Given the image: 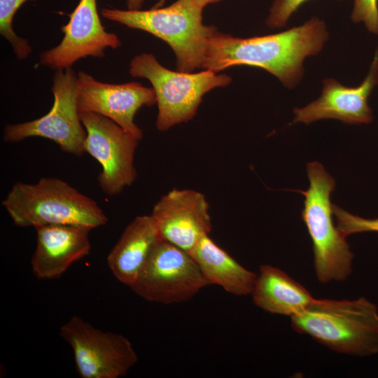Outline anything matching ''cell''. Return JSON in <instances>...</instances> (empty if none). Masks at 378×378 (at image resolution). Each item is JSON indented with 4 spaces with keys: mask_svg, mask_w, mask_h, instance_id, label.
Returning <instances> with one entry per match:
<instances>
[{
    "mask_svg": "<svg viewBox=\"0 0 378 378\" xmlns=\"http://www.w3.org/2000/svg\"><path fill=\"white\" fill-rule=\"evenodd\" d=\"M332 213L336 218L337 230L345 237L355 233L378 232V218H362L351 214L335 204H332Z\"/></svg>",
    "mask_w": 378,
    "mask_h": 378,
    "instance_id": "20",
    "label": "cell"
},
{
    "mask_svg": "<svg viewBox=\"0 0 378 378\" xmlns=\"http://www.w3.org/2000/svg\"><path fill=\"white\" fill-rule=\"evenodd\" d=\"M151 215L136 217L125 229L107 257L114 276L130 287L162 240Z\"/></svg>",
    "mask_w": 378,
    "mask_h": 378,
    "instance_id": "16",
    "label": "cell"
},
{
    "mask_svg": "<svg viewBox=\"0 0 378 378\" xmlns=\"http://www.w3.org/2000/svg\"><path fill=\"white\" fill-rule=\"evenodd\" d=\"M328 36L325 22L317 17L262 36L242 38L216 31L202 69L218 73L232 66H258L275 76L286 88H293L302 80L304 59L317 55Z\"/></svg>",
    "mask_w": 378,
    "mask_h": 378,
    "instance_id": "1",
    "label": "cell"
},
{
    "mask_svg": "<svg viewBox=\"0 0 378 378\" xmlns=\"http://www.w3.org/2000/svg\"><path fill=\"white\" fill-rule=\"evenodd\" d=\"M27 1L0 0V34L10 43L13 52L19 59H27L32 50L28 41L18 36L13 27L16 12Z\"/></svg>",
    "mask_w": 378,
    "mask_h": 378,
    "instance_id": "19",
    "label": "cell"
},
{
    "mask_svg": "<svg viewBox=\"0 0 378 378\" xmlns=\"http://www.w3.org/2000/svg\"><path fill=\"white\" fill-rule=\"evenodd\" d=\"M323 84L318 99L303 108L294 109V123L310 124L328 118L348 124L372 122V111L368 98L378 85V48L366 77L358 86L346 87L333 78L325 79Z\"/></svg>",
    "mask_w": 378,
    "mask_h": 378,
    "instance_id": "14",
    "label": "cell"
},
{
    "mask_svg": "<svg viewBox=\"0 0 378 378\" xmlns=\"http://www.w3.org/2000/svg\"><path fill=\"white\" fill-rule=\"evenodd\" d=\"M203 9L194 0H177L169 6L149 10L104 8L101 14L108 20L163 40L175 53L178 71L192 73L203 68L210 40L217 31L203 24Z\"/></svg>",
    "mask_w": 378,
    "mask_h": 378,
    "instance_id": "3",
    "label": "cell"
},
{
    "mask_svg": "<svg viewBox=\"0 0 378 378\" xmlns=\"http://www.w3.org/2000/svg\"><path fill=\"white\" fill-rule=\"evenodd\" d=\"M189 253L209 285H218L237 296L251 293L257 274L241 265L209 234L202 237Z\"/></svg>",
    "mask_w": 378,
    "mask_h": 378,
    "instance_id": "18",
    "label": "cell"
},
{
    "mask_svg": "<svg viewBox=\"0 0 378 378\" xmlns=\"http://www.w3.org/2000/svg\"><path fill=\"white\" fill-rule=\"evenodd\" d=\"M2 206L19 227L62 224L92 230L108 221L94 200L53 177L41 178L35 183H14Z\"/></svg>",
    "mask_w": 378,
    "mask_h": 378,
    "instance_id": "4",
    "label": "cell"
},
{
    "mask_svg": "<svg viewBox=\"0 0 378 378\" xmlns=\"http://www.w3.org/2000/svg\"><path fill=\"white\" fill-rule=\"evenodd\" d=\"M69 16L68 23L61 27L62 40L58 46L40 54L41 65L66 69L82 58L104 57L106 48L120 46L118 36L108 32L103 26L97 0H80Z\"/></svg>",
    "mask_w": 378,
    "mask_h": 378,
    "instance_id": "11",
    "label": "cell"
},
{
    "mask_svg": "<svg viewBox=\"0 0 378 378\" xmlns=\"http://www.w3.org/2000/svg\"><path fill=\"white\" fill-rule=\"evenodd\" d=\"M165 0H160V1L157 4V5L158 6H160L162 5L163 2Z\"/></svg>",
    "mask_w": 378,
    "mask_h": 378,
    "instance_id": "25",
    "label": "cell"
},
{
    "mask_svg": "<svg viewBox=\"0 0 378 378\" xmlns=\"http://www.w3.org/2000/svg\"><path fill=\"white\" fill-rule=\"evenodd\" d=\"M77 75L79 112L104 115L141 140L143 132L135 124L134 118L143 106H150L156 104L153 88L144 87L139 83H103L83 71Z\"/></svg>",
    "mask_w": 378,
    "mask_h": 378,
    "instance_id": "12",
    "label": "cell"
},
{
    "mask_svg": "<svg viewBox=\"0 0 378 378\" xmlns=\"http://www.w3.org/2000/svg\"><path fill=\"white\" fill-rule=\"evenodd\" d=\"M60 336L71 346L81 378H120L138 361L127 337L97 329L78 316L61 326Z\"/></svg>",
    "mask_w": 378,
    "mask_h": 378,
    "instance_id": "9",
    "label": "cell"
},
{
    "mask_svg": "<svg viewBox=\"0 0 378 378\" xmlns=\"http://www.w3.org/2000/svg\"><path fill=\"white\" fill-rule=\"evenodd\" d=\"M129 71L133 77L146 78L152 84L158 107L156 127L160 131L192 118L206 92L232 82L229 76L211 70L199 73L169 70L150 53L135 56Z\"/></svg>",
    "mask_w": 378,
    "mask_h": 378,
    "instance_id": "6",
    "label": "cell"
},
{
    "mask_svg": "<svg viewBox=\"0 0 378 378\" xmlns=\"http://www.w3.org/2000/svg\"><path fill=\"white\" fill-rule=\"evenodd\" d=\"M351 19L355 23H363L368 31L378 34V0H354Z\"/></svg>",
    "mask_w": 378,
    "mask_h": 378,
    "instance_id": "21",
    "label": "cell"
},
{
    "mask_svg": "<svg viewBox=\"0 0 378 378\" xmlns=\"http://www.w3.org/2000/svg\"><path fill=\"white\" fill-rule=\"evenodd\" d=\"M52 92L54 103L45 115L28 122L8 124L4 127V141L18 142L38 136L56 143L64 152L82 156L86 131L78 108V75L70 68L56 70Z\"/></svg>",
    "mask_w": 378,
    "mask_h": 378,
    "instance_id": "7",
    "label": "cell"
},
{
    "mask_svg": "<svg viewBox=\"0 0 378 378\" xmlns=\"http://www.w3.org/2000/svg\"><path fill=\"white\" fill-rule=\"evenodd\" d=\"M296 332L309 335L340 354L370 356L378 353V308L365 297L314 299L290 317Z\"/></svg>",
    "mask_w": 378,
    "mask_h": 378,
    "instance_id": "2",
    "label": "cell"
},
{
    "mask_svg": "<svg viewBox=\"0 0 378 378\" xmlns=\"http://www.w3.org/2000/svg\"><path fill=\"white\" fill-rule=\"evenodd\" d=\"M307 1L274 0L269 10L266 24L271 28L283 27L290 16Z\"/></svg>",
    "mask_w": 378,
    "mask_h": 378,
    "instance_id": "22",
    "label": "cell"
},
{
    "mask_svg": "<svg viewBox=\"0 0 378 378\" xmlns=\"http://www.w3.org/2000/svg\"><path fill=\"white\" fill-rule=\"evenodd\" d=\"M151 216L162 239L188 253L211 230L208 202L193 190L169 191L154 205Z\"/></svg>",
    "mask_w": 378,
    "mask_h": 378,
    "instance_id": "13",
    "label": "cell"
},
{
    "mask_svg": "<svg viewBox=\"0 0 378 378\" xmlns=\"http://www.w3.org/2000/svg\"><path fill=\"white\" fill-rule=\"evenodd\" d=\"M194 1L196 3H197L199 5L204 8L208 4L218 3L222 0H194Z\"/></svg>",
    "mask_w": 378,
    "mask_h": 378,
    "instance_id": "24",
    "label": "cell"
},
{
    "mask_svg": "<svg viewBox=\"0 0 378 378\" xmlns=\"http://www.w3.org/2000/svg\"><path fill=\"white\" fill-rule=\"evenodd\" d=\"M144 0H126L127 9L129 10H140L144 4Z\"/></svg>",
    "mask_w": 378,
    "mask_h": 378,
    "instance_id": "23",
    "label": "cell"
},
{
    "mask_svg": "<svg viewBox=\"0 0 378 378\" xmlns=\"http://www.w3.org/2000/svg\"><path fill=\"white\" fill-rule=\"evenodd\" d=\"M307 171L309 187L299 191L304 196L301 216L312 241L316 278L323 284L345 281L352 272L354 253L332 220L335 181L320 162L308 163Z\"/></svg>",
    "mask_w": 378,
    "mask_h": 378,
    "instance_id": "5",
    "label": "cell"
},
{
    "mask_svg": "<svg viewBox=\"0 0 378 378\" xmlns=\"http://www.w3.org/2000/svg\"><path fill=\"white\" fill-rule=\"evenodd\" d=\"M187 251L162 239L130 288L149 302H184L209 286Z\"/></svg>",
    "mask_w": 378,
    "mask_h": 378,
    "instance_id": "8",
    "label": "cell"
},
{
    "mask_svg": "<svg viewBox=\"0 0 378 378\" xmlns=\"http://www.w3.org/2000/svg\"><path fill=\"white\" fill-rule=\"evenodd\" d=\"M251 295L253 303L272 314L292 317L304 311L314 298L300 284L279 268L262 265Z\"/></svg>",
    "mask_w": 378,
    "mask_h": 378,
    "instance_id": "17",
    "label": "cell"
},
{
    "mask_svg": "<svg viewBox=\"0 0 378 378\" xmlns=\"http://www.w3.org/2000/svg\"><path fill=\"white\" fill-rule=\"evenodd\" d=\"M36 246L31 264L40 279L59 277L75 262L88 255L90 229L74 225H44L34 227Z\"/></svg>",
    "mask_w": 378,
    "mask_h": 378,
    "instance_id": "15",
    "label": "cell"
},
{
    "mask_svg": "<svg viewBox=\"0 0 378 378\" xmlns=\"http://www.w3.org/2000/svg\"><path fill=\"white\" fill-rule=\"evenodd\" d=\"M80 118L86 131L85 152L102 168L99 185L106 195H116L136 179L134 158L139 140L100 114L80 112Z\"/></svg>",
    "mask_w": 378,
    "mask_h": 378,
    "instance_id": "10",
    "label": "cell"
}]
</instances>
